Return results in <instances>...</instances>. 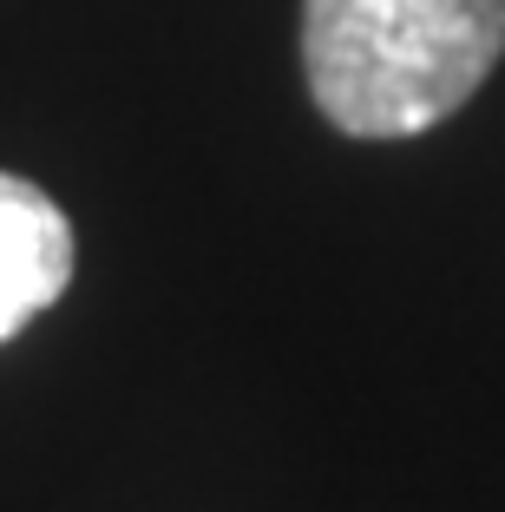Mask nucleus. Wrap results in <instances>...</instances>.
Segmentation results:
<instances>
[{"label":"nucleus","instance_id":"nucleus-1","mask_svg":"<svg viewBox=\"0 0 505 512\" xmlns=\"http://www.w3.org/2000/svg\"><path fill=\"white\" fill-rule=\"evenodd\" d=\"M505 53V0H302V73L348 138L453 119Z\"/></svg>","mask_w":505,"mask_h":512},{"label":"nucleus","instance_id":"nucleus-2","mask_svg":"<svg viewBox=\"0 0 505 512\" xmlns=\"http://www.w3.org/2000/svg\"><path fill=\"white\" fill-rule=\"evenodd\" d=\"M73 224L40 184L0 171V342H14L73 283Z\"/></svg>","mask_w":505,"mask_h":512}]
</instances>
